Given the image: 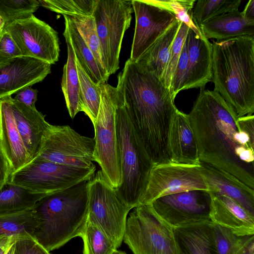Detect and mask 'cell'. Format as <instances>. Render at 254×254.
I'll return each mask as SVG.
<instances>
[{"label": "cell", "instance_id": "cell-1", "mask_svg": "<svg viewBox=\"0 0 254 254\" xmlns=\"http://www.w3.org/2000/svg\"><path fill=\"white\" fill-rule=\"evenodd\" d=\"M188 115L200 161L254 189V135L240 128L233 107L218 93L203 88Z\"/></svg>", "mask_w": 254, "mask_h": 254}, {"label": "cell", "instance_id": "cell-2", "mask_svg": "<svg viewBox=\"0 0 254 254\" xmlns=\"http://www.w3.org/2000/svg\"><path fill=\"white\" fill-rule=\"evenodd\" d=\"M116 89L154 165L171 162L169 134L178 109L170 89L129 58L118 74Z\"/></svg>", "mask_w": 254, "mask_h": 254}, {"label": "cell", "instance_id": "cell-3", "mask_svg": "<svg viewBox=\"0 0 254 254\" xmlns=\"http://www.w3.org/2000/svg\"><path fill=\"white\" fill-rule=\"evenodd\" d=\"M214 91L234 109L238 117L254 112V37L213 41Z\"/></svg>", "mask_w": 254, "mask_h": 254}, {"label": "cell", "instance_id": "cell-4", "mask_svg": "<svg viewBox=\"0 0 254 254\" xmlns=\"http://www.w3.org/2000/svg\"><path fill=\"white\" fill-rule=\"evenodd\" d=\"M89 180L46 195L32 208L33 237L48 251L80 236L87 221Z\"/></svg>", "mask_w": 254, "mask_h": 254}, {"label": "cell", "instance_id": "cell-5", "mask_svg": "<svg viewBox=\"0 0 254 254\" xmlns=\"http://www.w3.org/2000/svg\"><path fill=\"white\" fill-rule=\"evenodd\" d=\"M116 127L122 173L121 183L116 190L122 200L131 209L138 206L154 164L134 129L123 100L117 94Z\"/></svg>", "mask_w": 254, "mask_h": 254}, {"label": "cell", "instance_id": "cell-6", "mask_svg": "<svg viewBox=\"0 0 254 254\" xmlns=\"http://www.w3.org/2000/svg\"><path fill=\"white\" fill-rule=\"evenodd\" d=\"M116 89L107 83L101 85V102L93 125L95 131L94 160L115 189L122 181L120 150L116 127Z\"/></svg>", "mask_w": 254, "mask_h": 254}, {"label": "cell", "instance_id": "cell-7", "mask_svg": "<svg viewBox=\"0 0 254 254\" xmlns=\"http://www.w3.org/2000/svg\"><path fill=\"white\" fill-rule=\"evenodd\" d=\"M123 241L133 254H178L174 228L149 204L139 205L129 214Z\"/></svg>", "mask_w": 254, "mask_h": 254}, {"label": "cell", "instance_id": "cell-8", "mask_svg": "<svg viewBox=\"0 0 254 254\" xmlns=\"http://www.w3.org/2000/svg\"><path fill=\"white\" fill-rule=\"evenodd\" d=\"M133 11L131 0H97L92 16L100 42L103 67L108 76L120 67L122 41Z\"/></svg>", "mask_w": 254, "mask_h": 254}, {"label": "cell", "instance_id": "cell-9", "mask_svg": "<svg viewBox=\"0 0 254 254\" xmlns=\"http://www.w3.org/2000/svg\"><path fill=\"white\" fill-rule=\"evenodd\" d=\"M130 210L101 170L89 180L87 220L100 228L117 248L123 241Z\"/></svg>", "mask_w": 254, "mask_h": 254}, {"label": "cell", "instance_id": "cell-10", "mask_svg": "<svg viewBox=\"0 0 254 254\" xmlns=\"http://www.w3.org/2000/svg\"><path fill=\"white\" fill-rule=\"evenodd\" d=\"M96 167L80 168L36 157L12 173L8 182L35 193L48 194L90 180Z\"/></svg>", "mask_w": 254, "mask_h": 254}, {"label": "cell", "instance_id": "cell-11", "mask_svg": "<svg viewBox=\"0 0 254 254\" xmlns=\"http://www.w3.org/2000/svg\"><path fill=\"white\" fill-rule=\"evenodd\" d=\"M94 138L82 136L68 126L50 124L44 132L38 159L84 169L96 167L93 163Z\"/></svg>", "mask_w": 254, "mask_h": 254}, {"label": "cell", "instance_id": "cell-12", "mask_svg": "<svg viewBox=\"0 0 254 254\" xmlns=\"http://www.w3.org/2000/svg\"><path fill=\"white\" fill-rule=\"evenodd\" d=\"M211 203L208 191L194 190L158 197L149 205L174 228L210 220Z\"/></svg>", "mask_w": 254, "mask_h": 254}, {"label": "cell", "instance_id": "cell-13", "mask_svg": "<svg viewBox=\"0 0 254 254\" xmlns=\"http://www.w3.org/2000/svg\"><path fill=\"white\" fill-rule=\"evenodd\" d=\"M3 30L10 34L23 56L50 64L58 61L60 49L57 32L34 14L5 25Z\"/></svg>", "mask_w": 254, "mask_h": 254}, {"label": "cell", "instance_id": "cell-14", "mask_svg": "<svg viewBox=\"0 0 254 254\" xmlns=\"http://www.w3.org/2000/svg\"><path fill=\"white\" fill-rule=\"evenodd\" d=\"M199 166L173 162L154 165L138 206L148 205L158 197L182 191H208Z\"/></svg>", "mask_w": 254, "mask_h": 254}, {"label": "cell", "instance_id": "cell-15", "mask_svg": "<svg viewBox=\"0 0 254 254\" xmlns=\"http://www.w3.org/2000/svg\"><path fill=\"white\" fill-rule=\"evenodd\" d=\"M135 26L130 59L135 62L176 20L172 12L150 0H131Z\"/></svg>", "mask_w": 254, "mask_h": 254}, {"label": "cell", "instance_id": "cell-16", "mask_svg": "<svg viewBox=\"0 0 254 254\" xmlns=\"http://www.w3.org/2000/svg\"><path fill=\"white\" fill-rule=\"evenodd\" d=\"M51 64L31 57L16 58L0 67V99L43 81Z\"/></svg>", "mask_w": 254, "mask_h": 254}, {"label": "cell", "instance_id": "cell-17", "mask_svg": "<svg viewBox=\"0 0 254 254\" xmlns=\"http://www.w3.org/2000/svg\"><path fill=\"white\" fill-rule=\"evenodd\" d=\"M188 69L183 90L205 88L212 78V44L189 28L186 38Z\"/></svg>", "mask_w": 254, "mask_h": 254}, {"label": "cell", "instance_id": "cell-18", "mask_svg": "<svg viewBox=\"0 0 254 254\" xmlns=\"http://www.w3.org/2000/svg\"><path fill=\"white\" fill-rule=\"evenodd\" d=\"M199 171L211 193L228 196L254 216V190L232 174L201 162Z\"/></svg>", "mask_w": 254, "mask_h": 254}, {"label": "cell", "instance_id": "cell-19", "mask_svg": "<svg viewBox=\"0 0 254 254\" xmlns=\"http://www.w3.org/2000/svg\"><path fill=\"white\" fill-rule=\"evenodd\" d=\"M0 147L10 175L31 161L17 128L8 96L0 99Z\"/></svg>", "mask_w": 254, "mask_h": 254}, {"label": "cell", "instance_id": "cell-20", "mask_svg": "<svg viewBox=\"0 0 254 254\" xmlns=\"http://www.w3.org/2000/svg\"><path fill=\"white\" fill-rule=\"evenodd\" d=\"M18 131L31 161L39 152L43 135L50 124L45 115L8 96Z\"/></svg>", "mask_w": 254, "mask_h": 254}, {"label": "cell", "instance_id": "cell-21", "mask_svg": "<svg viewBox=\"0 0 254 254\" xmlns=\"http://www.w3.org/2000/svg\"><path fill=\"white\" fill-rule=\"evenodd\" d=\"M210 193L211 222L230 230L239 237L254 235V216L233 199Z\"/></svg>", "mask_w": 254, "mask_h": 254}, {"label": "cell", "instance_id": "cell-22", "mask_svg": "<svg viewBox=\"0 0 254 254\" xmlns=\"http://www.w3.org/2000/svg\"><path fill=\"white\" fill-rule=\"evenodd\" d=\"M171 162L199 165L200 162L189 115L179 110L171 125L169 139Z\"/></svg>", "mask_w": 254, "mask_h": 254}, {"label": "cell", "instance_id": "cell-23", "mask_svg": "<svg viewBox=\"0 0 254 254\" xmlns=\"http://www.w3.org/2000/svg\"><path fill=\"white\" fill-rule=\"evenodd\" d=\"M203 36L224 41L236 37L254 36V20L245 18L239 9L209 19L199 27Z\"/></svg>", "mask_w": 254, "mask_h": 254}, {"label": "cell", "instance_id": "cell-24", "mask_svg": "<svg viewBox=\"0 0 254 254\" xmlns=\"http://www.w3.org/2000/svg\"><path fill=\"white\" fill-rule=\"evenodd\" d=\"M178 254H212V223L208 221L174 228Z\"/></svg>", "mask_w": 254, "mask_h": 254}, {"label": "cell", "instance_id": "cell-25", "mask_svg": "<svg viewBox=\"0 0 254 254\" xmlns=\"http://www.w3.org/2000/svg\"><path fill=\"white\" fill-rule=\"evenodd\" d=\"M182 22L176 20L170 27L135 62L162 81L169 62L171 49Z\"/></svg>", "mask_w": 254, "mask_h": 254}, {"label": "cell", "instance_id": "cell-26", "mask_svg": "<svg viewBox=\"0 0 254 254\" xmlns=\"http://www.w3.org/2000/svg\"><path fill=\"white\" fill-rule=\"evenodd\" d=\"M64 17L65 28L63 34L68 37L80 64L96 84L101 85L106 83L109 76L99 65L70 17L64 15Z\"/></svg>", "mask_w": 254, "mask_h": 254}, {"label": "cell", "instance_id": "cell-27", "mask_svg": "<svg viewBox=\"0 0 254 254\" xmlns=\"http://www.w3.org/2000/svg\"><path fill=\"white\" fill-rule=\"evenodd\" d=\"M63 35L67 45V59L63 68L61 87L68 113L73 119L81 111L80 83L74 52L68 37Z\"/></svg>", "mask_w": 254, "mask_h": 254}, {"label": "cell", "instance_id": "cell-28", "mask_svg": "<svg viewBox=\"0 0 254 254\" xmlns=\"http://www.w3.org/2000/svg\"><path fill=\"white\" fill-rule=\"evenodd\" d=\"M46 195L7 182L0 189V213L31 209Z\"/></svg>", "mask_w": 254, "mask_h": 254}, {"label": "cell", "instance_id": "cell-29", "mask_svg": "<svg viewBox=\"0 0 254 254\" xmlns=\"http://www.w3.org/2000/svg\"><path fill=\"white\" fill-rule=\"evenodd\" d=\"M35 227L32 208L0 213V238L33 237Z\"/></svg>", "mask_w": 254, "mask_h": 254}, {"label": "cell", "instance_id": "cell-30", "mask_svg": "<svg viewBox=\"0 0 254 254\" xmlns=\"http://www.w3.org/2000/svg\"><path fill=\"white\" fill-rule=\"evenodd\" d=\"M76 63L80 83L81 112H83L94 124L96 120L100 105L101 85L96 84L90 79L76 58Z\"/></svg>", "mask_w": 254, "mask_h": 254}, {"label": "cell", "instance_id": "cell-31", "mask_svg": "<svg viewBox=\"0 0 254 254\" xmlns=\"http://www.w3.org/2000/svg\"><path fill=\"white\" fill-rule=\"evenodd\" d=\"M241 0H198L192 9L193 21L197 27L210 19L238 10Z\"/></svg>", "mask_w": 254, "mask_h": 254}, {"label": "cell", "instance_id": "cell-32", "mask_svg": "<svg viewBox=\"0 0 254 254\" xmlns=\"http://www.w3.org/2000/svg\"><path fill=\"white\" fill-rule=\"evenodd\" d=\"M79 237L83 242V254H112L117 249L100 228L88 220Z\"/></svg>", "mask_w": 254, "mask_h": 254}, {"label": "cell", "instance_id": "cell-33", "mask_svg": "<svg viewBox=\"0 0 254 254\" xmlns=\"http://www.w3.org/2000/svg\"><path fill=\"white\" fill-rule=\"evenodd\" d=\"M40 6L68 16H92L97 0H38Z\"/></svg>", "mask_w": 254, "mask_h": 254}, {"label": "cell", "instance_id": "cell-34", "mask_svg": "<svg viewBox=\"0 0 254 254\" xmlns=\"http://www.w3.org/2000/svg\"><path fill=\"white\" fill-rule=\"evenodd\" d=\"M69 16L84 42L92 52L99 65L105 71L103 65L100 42L94 17L93 16Z\"/></svg>", "mask_w": 254, "mask_h": 254}, {"label": "cell", "instance_id": "cell-35", "mask_svg": "<svg viewBox=\"0 0 254 254\" xmlns=\"http://www.w3.org/2000/svg\"><path fill=\"white\" fill-rule=\"evenodd\" d=\"M40 6L37 0H0V16L5 25L30 17Z\"/></svg>", "mask_w": 254, "mask_h": 254}, {"label": "cell", "instance_id": "cell-36", "mask_svg": "<svg viewBox=\"0 0 254 254\" xmlns=\"http://www.w3.org/2000/svg\"><path fill=\"white\" fill-rule=\"evenodd\" d=\"M154 4L174 14L177 20L186 24L196 35L202 37L200 29L193 21L192 9L195 0H150Z\"/></svg>", "mask_w": 254, "mask_h": 254}, {"label": "cell", "instance_id": "cell-37", "mask_svg": "<svg viewBox=\"0 0 254 254\" xmlns=\"http://www.w3.org/2000/svg\"><path fill=\"white\" fill-rule=\"evenodd\" d=\"M212 223V254H232L240 237L230 230Z\"/></svg>", "mask_w": 254, "mask_h": 254}, {"label": "cell", "instance_id": "cell-38", "mask_svg": "<svg viewBox=\"0 0 254 254\" xmlns=\"http://www.w3.org/2000/svg\"><path fill=\"white\" fill-rule=\"evenodd\" d=\"M189 27L182 22L171 49L169 62L162 80L164 85L170 89L171 81L185 42Z\"/></svg>", "mask_w": 254, "mask_h": 254}, {"label": "cell", "instance_id": "cell-39", "mask_svg": "<svg viewBox=\"0 0 254 254\" xmlns=\"http://www.w3.org/2000/svg\"><path fill=\"white\" fill-rule=\"evenodd\" d=\"M188 69V54L187 43H184L181 55L171 81L170 89L173 99L183 90Z\"/></svg>", "mask_w": 254, "mask_h": 254}, {"label": "cell", "instance_id": "cell-40", "mask_svg": "<svg viewBox=\"0 0 254 254\" xmlns=\"http://www.w3.org/2000/svg\"><path fill=\"white\" fill-rule=\"evenodd\" d=\"M21 56L22 54L10 34L3 30L0 33V67Z\"/></svg>", "mask_w": 254, "mask_h": 254}, {"label": "cell", "instance_id": "cell-41", "mask_svg": "<svg viewBox=\"0 0 254 254\" xmlns=\"http://www.w3.org/2000/svg\"><path fill=\"white\" fill-rule=\"evenodd\" d=\"M49 252L30 235L17 237L13 245V254H50Z\"/></svg>", "mask_w": 254, "mask_h": 254}, {"label": "cell", "instance_id": "cell-42", "mask_svg": "<svg viewBox=\"0 0 254 254\" xmlns=\"http://www.w3.org/2000/svg\"><path fill=\"white\" fill-rule=\"evenodd\" d=\"M38 90L31 86L26 87L16 93L13 99L31 108H36L35 103L37 100Z\"/></svg>", "mask_w": 254, "mask_h": 254}, {"label": "cell", "instance_id": "cell-43", "mask_svg": "<svg viewBox=\"0 0 254 254\" xmlns=\"http://www.w3.org/2000/svg\"><path fill=\"white\" fill-rule=\"evenodd\" d=\"M232 254H254V235L240 237Z\"/></svg>", "mask_w": 254, "mask_h": 254}, {"label": "cell", "instance_id": "cell-44", "mask_svg": "<svg viewBox=\"0 0 254 254\" xmlns=\"http://www.w3.org/2000/svg\"><path fill=\"white\" fill-rule=\"evenodd\" d=\"M10 176L8 163L0 147V189L8 182Z\"/></svg>", "mask_w": 254, "mask_h": 254}, {"label": "cell", "instance_id": "cell-45", "mask_svg": "<svg viewBox=\"0 0 254 254\" xmlns=\"http://www.w3.org/2000/svg\"><path fill=\"white\" fill-rule=\"evenodd\" d=\"M241 12L245 18L254 20V0H249Z\"/></svg>", "mask_w": 254, "mask_h": 254}, {"label": "cell", "instance_id": "cell-46", "mask_svg": "<svg viewBox=\"0 0 254 254\" xmlns=\"http://www.w3.org/2000/svg\"><path fill=\"white\" fill-rule=\"evenodd\" d=\"M17 237H13L6 244L0 249V254H6L10 246L15 242Z\"/></svg>", "mask_w": 254, "mask_h": 254}, {"label": "cell", "instance_id": "cell-47", "mask_svg": "<svg viewBox=\"0 0 254 254\" xmlns=\"http://www.w3.org/2000/svg\"><path fill=\"white\" fill-rule=\"evenodd\" d=\"M13 237H1L0 238V249L6 244L9 241H10Z\"/></svg>", "mask_w": 254, "mask_h": 254}, {"label": "cell", "instance_id": "cell-48", "mask_svg": "<svg viewBox=\"0 0 254 254\" xmlns=\"http://www.w3.org/2000/svg\"><path fill=\"white\" fill-rule=\"evenodd\" d=\"M5 26V22L3 18L0 16V33L2 31Z\"/></svg>", "mask_w": 254, "mask_h": 254}, {"label": "cell", "instance_id": "cell-49", "mask_svg": "<svg viewBox=\"0 0 254 254\" xmlns=\"http://www.w3.org/2000/svg\"><path fill=\"white\" fill-rule=\"evenodd\" d=\"M14 243L10 246L6 254H13V245Z\"/></svg>", "mask_w": 254, "mask_h": 254}, {"label": "cell", "instance_id": "cell-50", "mask_svg": "<svg viewBox=\"0 0 254 254\" xmlns=\"http://www.w3.org/2000/svg\"><path fill=\"white\" fill-rule=\"evenodd\" d=\"M112 254H127L123 251H118L117 249L115 251H114Z\"/></svg>", "mask_w": 254, "mask_h": 254}]
</instances>
